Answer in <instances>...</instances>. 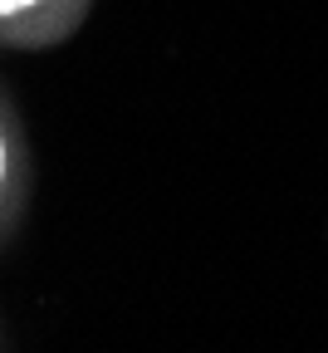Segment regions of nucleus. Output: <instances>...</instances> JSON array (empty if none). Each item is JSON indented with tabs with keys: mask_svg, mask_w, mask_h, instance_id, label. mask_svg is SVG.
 Returning a JSON list of instances; mask_svg holds the SVG:
<instances>
[{
	"mask_svg": "<svg viewBox=\"0 0 328 353\" xmlns=\"http://www.w3.org/2000/svg\"><path fill=\"white\" fill-rule=\"evenodd\" d=\"M93 0H0V44L10 50H44L69 39Z\"/></svg>",
	"mask_w": 328,
	"mask_h": 353,
	"instance_id": "1",
	"label": "nucleus"
},
{
	"mask_svg": "<svg viewBox=\"0 0 328 353\" xmlns=\"http://www.w3.org/2000/svg\"><path fill=\"white\" fill-rule=\"evenodd\" d=\"M25 206H30V148L15 103L0 88V245L20 231Z\"/></svg>",
	"mask_w": 328,
	"mask_h": 353,
	"instance_id": "2",
	"label": "nucleus"
}]
</instances>
